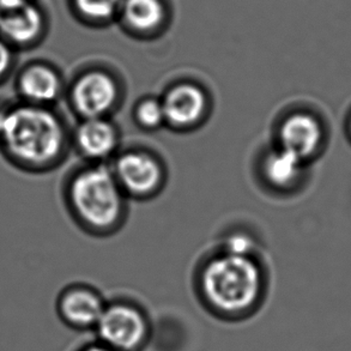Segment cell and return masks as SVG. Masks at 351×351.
Listing matches in <instances>:
<instances>
[{"label": "cell", "instance_id": "cell-12", "mask_svg": "<svg viewBox=\"0 0 351 351\" xmlns=\"http://www.w3.org/2000/svg\"><path fill=\"white\" fill-rule=\"evenodd\" d=\"M75 139L84 156L102 160L115 152L119 134L114 125L105 118L84 119L77 128Z\"/></svg>", "mask_w": 351, "mask_h": 351}, {"label": "cell", "instance_id": "cell-7", "mask_svg": "<svg viewBox=\"0 0 351 351\" xmlns=\"http://www.w3.org/2000/svg\"><path fill=\"white\" fill-rule=\"evenodd\" d=\"M45 32V14L33 0L0 9V38L16 52L38 45Z\"/></svg>", "mask_w": 351, "mask_h": 351}, {"label": "cell", "instance_id": "cell-4", "mask_svg": "<svg viewBox=\"0 0 351 351\" xmlns=\"http://www.w3.org/2000/svg\"><path fill=\"white\" fill-rule=\"evenodd\" d=\"M93 333L112 350L145 351L154 341L155 320L134 300H108Z\"/></svg>", "mask_w": 351, "mask_h": 351}, {"label": "cell", "instance_id": "cell-14", "mask_svg": "<svg viewBox=\"0 0 351 351\" xmlns=\"http://www.w3.org/2000/svg\"><path fill=\"white\" fill-rule=\"evenodd\" d=\"M302 162L293 152L280 147L270 152L264 161V173L266 179L272 185L287 187L298 180L301 174Z\"/></svg>", "mask_w": 351, "mask_h": 351}, {"label": "cell", "instance_id": "cell-20", "mask_svg": "<svg viewBox=\"0 0 351 351\" xmlns=\"http://www.w3.org/2000/svg\"><path fill=\"white\" fill-rule=\"evenodd\" d=\"M27 0H0V9H8L16 5L22 4Z\"/></svg>", "mask_w": 351, "mask_h": 351}, {"label": "cell", "instance_id": "cell-9", "mask_svg": "<svg viewBox=\"0 0 351 351\" xmlns=\"http://www.w3.org/2000/svg\"><path fill=\"white\" fill-rule=\"evenodd\" d=\"M113 173L123 191L136 197L155 193L162 182L160 163L144 152H128L119 156Z\"/></svg>", "mask_w": 351, "mask_h": 351}, {"label": "cell", "instance_id": "cell-18", "mask_svg": "<svg viewBox=\"0 0 351 351\" xmlns=\"http://www.w3.org/2000/svg\"><path fill=\"white\" fill-rule=\"evenodd\" d=\"M254 243L251 237L245 234H234L226 241V251L230 254L242 256H252Z\"/></svg>", "mask_w": 351, "mask_h": 351}, {"label": "cell", "instance_id": "cell-15", "mask_svg": "<svg viewBox=\"0 0 351 351\" xmlns=\"http://www.w3.org/2000/svg\"><path fill=\"white\" fill-rule=\"evenodd\" d=\"M123 0H72L77 12L90 22H107L120 12Z\"/></svg>", "mask_w": 351, "mask_h": 351}, {"label": "cell", "instance_id": "cell-5", "mask_svg": "<svg viewBox=\"0 0 351 351\" xmlns=\"http://www.w3.org/2000/svg\"><path fill=\"white\" fill-rule=\"evenodd\" d=\"M107 301L90 285H69L58 295L56 313L60 323L72 331L94 332Z\"/></svg>", "mask_w": 351, "mask_h": 351}, {"label": "cell", "instance_id": "cell-1", "mask_svg": "<svg viewBox=\"0 0 351 351\" xmlns=\"http://www.w3.org/2000/svg\"><path fill=\"white\" fill-rule=\"evenodd\" d=\"M65 128L52 107L0 100V157L25 173L49 171L62 158Z\"/></svg>", "mask_w": 351, "mask_h": 351}, {"label": "cell", "instance_id": "cell-8", "mask_svg": "<svg viewBox=\"0 0 351 351\" xmlns=\"http://www.w3.org/2000/svg\"><path fill=\"white\" fill-rule=\"evenodd\" d=\"M117 100L118 86L106 72H86L72 86V105L84 119L105 118Z\"/></svg>", "mask_w": 351, "mask_h": 351}, {"label": "cell", "instance_id": "cell-10", "mask_svg": "<svg viewBox=\"0 0 351 351\" xmlns=\"http://www.w3.org/2000/svg\"><path fill=\"white\" fill-rule=\"evenodd\" d=\"M162 105L166 123L176 128H190L203 118L206 110V96L199 86L185 83L169 89Z\"/></svg>", "mask_w": 351, "mask_h": 351}, {"label": "cell", "instance_id": "cell-6", "mask_svg": "<svg viewBox=\"0 0 351 351\" xmlns=\"http://www.w3.org/2000/svg\"><path fill=\"white\" fill-rule=\"evenodd\" d=\"M16 100L28 105L52 107L62 94V80L57 69L43 62L19 67L12 77Z\"/></svg>", "mask_w": 351, "mask_h": 351}, {"label": "cell", "instance_id": "cell-16", "mask_svg": "<svg viewBox=\"0 0 351 351\" xmlns=\"http://www.w3.org/2000/svg\"><path fill=\"white\" fill-rule=\"evenodd\" d=\"M136 118L138 123L145 128H157L166 123V115L162 100H143L136 110Z\"/></svg>", "mask_w": 351, "mask_h": 351}, {"label": "cell", "instance_id": "cell-13", "mask_svg": "<svg viewBox=\"0 0 351 351\" xmlns=\"http://www.w3.org/2000/svg\"><path fill=\"white\" fill-rule=\"evenodd\" d=\"M119 14L130 30L150 34L163 25L167 9L162 0H123Z\"/></svg>", "mask_w": 351, "mask_h": 351}, {"label": "cell", "instance_id": "cell-17", "mask_svg": "<svg viewBox=\"0 0 351 351\" xmlns=\"http://www.w3.org/2000/svg\"><path fill=\"white\" fill-rule=\"evenodd\" d=\"M17 70V52L0 38V86L14 77Z\"/></svg>", "mask_w": 351, "mask_h": 351}, {"label": "cell", "instance_id": "cell-19", "mask_svg": "<svg viewBox=\"0 0 351 351\" xmlns=\"http://www.w3.org/2000/svg\"><path fill=\"white\" fill-rule=\"evenodd\" d=\"M70 351H114L106 347L102 343L96 341L95 338H91L86 342H81L77 344L76 347Z\"/></svg>", "mask_w": 351, "mask_h": 351}, {"label": "cell", "instance_id": "cell-3", "mask_svg": "<svg viewBox=\"0 0 351 351\" xmlns=\"http://www.w3.org/2000/svg\"><path fill=\"white\" fill-rule=\"evenodd\" d=\"M69 198L80 219L93 228L113 227L123 213V189L113 171L104 166L91 167L75 176Z\"/></svg>", "mask_w": 351, "mask_h": 351}, {"label": "cell", "instance_id": "cell-2", "mask_svg": "<svg viewBox=\"0 0 351 351\" xmlns=\"http://www.w3.org/2000/svg\"><path fill=\"white\" fill-rule=\"evenodd\" d=\"M195 295L211 318L242 324L256 317L265 302V278L252 256L223 252L200 271Z\"/></svg>", "mask_w": 351, "mask_h": 351}, {"label": "cell", "instance_id": "cell-11", "mask_svg": "<svg viewBox=\"0 0 351 351\" xmlns=\"http://www.w3.org/2000/svg\"><path fill=\"white\" fill-rule=\"evenodd\" d=\"M320 139V125L308 114L291 115L280 126V147L293 152L301 160H306L318 149Z\"/></svg>", "mask_w": 351, "mask_h": 351}]
</instances>
